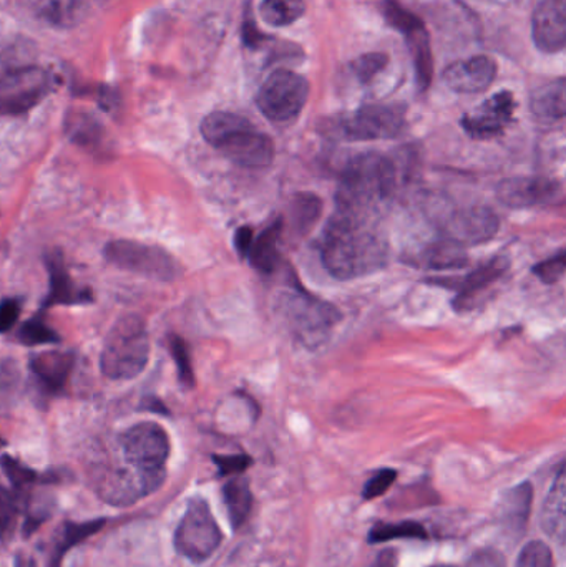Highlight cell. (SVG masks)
<instances>
[{
    "instance_id": "45",
    "label": "cell",
    "mask_w": 566,
    "mask_h": 567,
    "mask_svg": "<svg viewBox=\"0 0 566 567\" xmlns=\"http://www.w3.org/2000/svg\"><path fill=\"white\" fill-rule=\"evenodd\" d=\"M253 239H255V236H253V229L249 226H243V228L235 233V248L238 251L239 258L248 259Z\"/></svg>"
},
{
    "instance_id": "30",
    "label": "cell",
    "mask_w": 566,
    "mask_h": 567,
    "mask_svg": "<svg viewBox=\"0 0 566 567\" xmlns=\"http://www.w3.org/2000/svg\"><path fill=\"white\" fill-rule=\"evenodd\" d=\"M292 228L299 235H306L316 225L322 213V202L311 193H301L291 203Z\"/></svg>"
},
{
    "instance_id": "39",
    "label": "cell",
    "mask_w": 566,
    "mask_h": 567,
    "mask_svg": "<svg viewBox=\"0 0 566 567\" xmlns=\"http://www.w3.org/2000/svg\"><path fill=\"white\" fill-rule=\"evenodd\" d=\"M17 496L0 486V542L6 539L16 526Z\"/></svg>"
},
{
    "instance_id": "35",
    "label": "cell",
    "mask_w": 566,
    "mask_h": 567,
    "mask_svg": "<svg viewBox=\"0 0 566 567\" xmlns=\"http://www.w3.org/2000/svg\"><path fill=\"white\" fill-rule=\"evenodd\" d=\"M19 340L25 346H45V343L59 342V333L47 326L42 319H32L20 327Z\"/></svg>"
},
{
    "instance_id": "49",
    "label": "cell",
    "mask_w": 566,
    "mask_h": 567,
    "mask_svg": "<svg viewBox=\"0 0 566 567\" xmlns=\"http://www.w3.org/2000/svg\"><path fill=\"white\" fill-rule=\"evenodd\" d=\"M2 445H3V440H2V436H0V449H2Z\"/></svg>"
},
{
    "instance_id": "2",
    "label": "cell",
    "mask_w": 566,
    "mask_h": 567,
    "mask_svg": "<svg viewBox=\"0 0 566 567\" xmlns=\"http://www.w3.org/2000/svg\"><path fill=\"white\" fill-rule=\"evenodd\" d=\"M202 135L206 143L241 168L265 169L275 159L271 138L236 113H209L202 122Z\"/></svg>"
},
{
    "instance_id": "23",
    "label": "cell",
    "mask_w": 566,
    "mask_h": 567,
    "mask_svg": "<svg viewBox=\"0 0 566 567\" xmlns=\"http://www.w3.org/2000/svg\"><path fill=\"white\" fill-rule=\"evenodd\" d=\"M282 233V219H276L253 239L248 261L261 275H271L278 262V245Z\"/></svg>"
},
{
    "instance_id": "8",
    "label": "cell",
    "mask_w": 566,
    "mask_h": 567,
    "mask_svg": "<svg viewBox=\"0 0 566 567\" xmlns=\"http://www.w3.org/2000/svg\"><path fill=\"white\" fill-rule=\"evenodd\" d=\"M308 96V80L291 70L281 69L263 83L256 103L269 122L288 123L302 112Z\"/></svg>"
},
{
    "instance_id": "32",
    "label": "cell",
    "mask_w": 566,
    "mask_h": 567,
    "mask_svg": "<svg viewBox=\"0 0 566 567\" xmlns=\"http://www.w3.org/2000/svg\"><path fill=\"white\" fill-rule=\"evenodd\" d=\"M66 133L80 145H95L102 138V126L92 116L79 113V115H70L66 120Z\"/></svg>"
},
{
    "instance_id": "26",
    "label": "cell",
    "mask_w": 566,
    "mask_h": 567,
    "mask_svg": "<svg viewBox=\"0 0 566 567\" xmlns=\"http://www.w3.org/2000/svg\"><path fill=\"white\" fill-rule=\"evenodd\" d=\"M223 498H225L233 528H241L253 508V495L248 480L236 476L231 482L226 483L223 488Z\"/></svg>"
},
{
    "instance_id": "48",
    "label": "cell",
    "mask_w": 566,
    "mask_h": 567,
    "mask_svg": "<svg viewBox=\"0 0 566 567\" xmlns=\"http://www.w3.org/2000/svg\"><path fill=\"white\" fill-rule=\"evenodd\" d=\"M145 403H148V405H145L146 409L155 410V412H158V413H168V412H166L165 406H163V403L159 402V400L148 399V400H146Z\"/></svg>"
},
{
    "instance_id": "15",
    "label": "cell",
    "mask_w": 566,
    "mask_h": 567,
    "mask_svg": "<svg viewBox=\"0 0 566 567\" xmlns=\"http://www.w3.org/2000/svg\"><path fill=\"white\" fill-rule=\"evenodd\" d=\"M498 226L501 223L492 209L472 206L447 218L444 226L445 238L462 246L484 245L495 238Z\"/></svg>"
},
{
    "instance_id": "36",
    "label": "cell",
    "mask_w": 566,
    "mask_h": 567,
    "mask_svg": "<svg viewBox=\"0 0 566 567\" xmlns=\"http://www.w3.org/2000/svg\"><path fill=\"white\" fill-rule=\"evenodd\" d=\"M0 466L6 472L7 478L12 483L13 488L17 492H27L30 486L35 485L39 475L33 470L27 468L22 463L17 462L12 456H2L0 460Z\"/></svg>"
},
{
    "instance_id": "29",
    "label": "cell",
    "mask_w": 566,
    "mask_h": 567,
    "mask_svg": "<svg viewBox=\"0 0 566 567\" xmlns=\"http://www.w3.org/2000/svg\"><path fill=\"white\" fill-rule=\"evenodd\" d=\"M305 9V0H263L259 13L269 25L286 27L301 19Z\"/></svg>"
},
{
    "instance_id": "43",
    "label": "cell",
    "mask_w": 566,
    "mask_h": 567,
    "mask_svg": "<svg viewBox=\"0 0 566 567\" xmlns=\"http://www.w3.org/2000/svg\"><path fill=\"white\" fill-rule=\"evenodd\" d=\"M22 302L19 299H6L0 302V332H9L19 319Z\"/></svg>"
},
{
    "instance_id": "25",
    "label": "cell",
    "mask_w": 566,
    "mask_h": 567,
    "mask_svg": "<svg viewBox=\"0 0 566 567\" xmlns=\"http://www.w3.org/2000/svg\"><path fill=\"white\" fill-rule=\"evenodd\" d=\"M37 10L50 25L69 29L79 25L90 10L89 0H37Z\"/></svg>"
},
{
    "instance_id": "5",
    "label": "cell",
    "mask_w": 566,
    "mask_h": 567,
    "mask_svg": "<svg viewBox=\"0 0 566 567\" xmlns=\"http://www.w3.org/2000/svg\"><path fill=\"white\" fill-rule=\"evenodd\" d=\"M120 443L130 470L159 488L165 480V465L169 456V439L165 429L155 422L136 423L123 433Z\"/></svg>"
},
{
    "instance_id": "40",
    "label": "cell",
    "mask_w": 566,
    "mask_h": 567,
    "mask_svg": "<svg viewBox=\"0 0 566 567\" xmlns=\"http://www.w3.org/2000/svg\"><path fill=\"white\" fill-rule=\"evenodd\" d=\"M534 275L544 284H557L565 275V252L552 256L547 261L535 266Z\"/></svg>"
},
{
    "instance_id": "10",
    "label": "cell",
    "mask_w": 566,
    "mask_h": 567,
    "mask_svg": "<svg viewBox=\"0 0 566 567\" xmlns=\"http://www.w3.org/2000/svg\"><path fill=\"white\" fill-rule=\"evenodd\" d=\"M285 312L292 332L312 349L326 342L332 327L341 319L338 309L331 303L322 302L302 290L285 297Z\"/></svg>"
},
{
    "instance_id": "41",
    "label": "cell",
    "mask_w": 566,
    "mask_h": 567,
    "mask_svg": "<svg viewBox=\"0 0 566 567\" xmlns=\"http://www.w3.org/2000/svg\"><path fill=\"white\" fill-rule=\"evenodd\" d=\"M395 476H398V473H395L394 470H381V472L375 473V475L366 483L364 492H362L364 499L371 502V499L384 495V493L391 488L392 483L395 482Z\"/></svg>"
},
{
    "instance_id": "16",
    "label": "cell",
    "mask_w": 566,
    "mask_h": 567,
    "mask_svg": "<svg viewBox=\"0 0 566 567\" xmlns=\"http://www.w3.org/2000/svg\"><path fill=\"white\" fill-rule=\"evenodd\" d=\"M534 42L545 53H558L566 43V0H542L532 20Z\"/></svg>"
},
{
    "instance_id": "31",
    "label": "cell",
    "mask_w": 566,
    "mask_h": 567,
    "mask_svg": "<svg viewBox=\"0 0 566 567\" xmlns=\"http://www.w3.org/2000/svg\"><path fill=\"white\" fill-rule=\"evenodd\" d=\"M425 539L428 538V533H425L424 526L419 525L415 522H402L395 523V525H378L374 526V529L371 532V536H369V542L371 543H385L391 542V539Z\"/></svg>"
},
{
    "instance_id": "27",
    "label": "cell",
    "mask_w": 566,
    "mask_h": 567,
    "mask_svg": "<svg viewBox=\"0 0 566 567\" xmlns=\"http://www.w3.org/2000/svg\"><path fill=\"white\" fill-rule=\"evenodd\" d=\"M105 519H95L86 523H65L60 526L59 536L55 538V548L52 553V567H59L63 556L75 548L79 543L85 542L90 536L99 533L105 526Z\"/></svg>"
},
{
    "instance_id": "19",
    "label": "cell",
    "mask_w": 566,
    "mask_h": 567,
    "mask_svg": "<svg viewBox=\"0 0 566 567\" xmlns=\"http://www.w3.org/2000/svg\"><path fill=\"white\" fill-rule=\"evenodd\" d=\"M39 66V45L25 35L0 37V89Z\"/></svg>"
},
{
    "instance_id": "51",
    "label": "cell",
    "mask_w": 566,
    "mask_h": 567,
    "mask_svg": "<svg viewBox=\"0 0 566 567\" xmlns=\"http://www.w3.org/2000/svg\"><path fill=\"white\" fill-rule=\"evenodd\" d=\"M102 2H105V0H102Z\"/></svg>"
},
{
    "instance_id": "14",
    "label": "cell",
    "mask_w": 566,
    "mask_h": 567,
    "mask_svg": "<svg viewBox=\"0 0 566 567\" xmlns=\"http://www.w3.org/2000/svg\"><path fill=\"white\" fill-rule=\"evenodd\" d=\"M497 196L507 208H537L557 202L562 196V185L542 176H517L505 179L498 186Z\"/></svg>"
},
{
    "instance_id": "4",
    "label": "cell",
    "mask_w": 566,
    "mask_h": 567,
    "mask_svg": "<svg viewBox=\"0 0 566 567\" xmlns=\"http://www.w3.org/2000/svg\"><path fill=\"white\" fill-rule=\"evenodd\" d=\"M150 359V336L145 320L125 316L110 329L100 355V369L110 380H132L145 370Z\"/></svg>"
},
{
    "instance_id": "33",
    "label": "cell",
    "mask_w": 566,
    "mask_h": 567,
    "mask_svg": "<svg viewBox=\"0 0 566 567\" xmlns=\"http://www.w3.org/2000/svg\"><path fill=\"white\" fill-rule=\"evenodd\" d=\"M505 518L512 525H524L528 519L532 505V486L531 483L517 486L514 492L508 493V498L505 499Z\"/></svg>"
},
{
    "instance_id": "47",
    "label": "cell",
    "mask_w": 566,
    "mask_h": 567,
    "mask_svg": "<svg viewBox=\"0 0 566 567\" xmlns=\"http://www.w3.org/2000/svg\"><path fill=\"white\" fill-rule=\"evenodd\" d=\"M371 567H398V553L394 549H385L379 553Z\"/></svg>"
},
{
    "instance_id": "12",
    "label": "cell",
    "mask_w": 566,
    "mask_h": 567,
    "mask_svg": "<svg viewBox=\"0 0 566 567\" xmlns=\"http://www.w3.org/2000/svg\"><path fill=\"white\" fill-rule=\"evenodd\" d=\"M53 76L42 66H35L0 89V113L22 115L39 105L53 90Z\"/></svg>"
},
{
    "instance_id": "46",
    "label": "cell",
    "mask_w": 566,
    "mask_h": 567,
    "mask_svg": "<svg viewBox=\"0 0 566 567\" xmlns=\"http://www.w3.org/2000/svg\"><path fill=\"white\" fill-rule=\"evenodd\" d=\"M243 39H245L246 45L251 47V49H255V47L261 43L263 33L259 32L258 27H256L251 13L246 16L245 23H243Z\"/></svg>"
},
{
    "instance_id": "6",
    "label": "cell",
    "mask_w": 566,
    "mask_h": 567,
    "mask_svg": "<svg viewBox=\"0 0 566 567\" xmlns=\"http://www.w3.org/2000/svg\"><path fill=\"white\" fill-rule=\"evenodd\" d=\"M405 128V110L399 105H366L331 122L329 130L348 142L394 140Z\"/></svg>"
},
{
    "instance_id": "18",
    "label": "cell",
    "mask_w": 566,
    "mask_h": 567,
    "mask_svg": "<svg viewBox=\"0 0 566 567\" xmlns=\"http://www.w3.org/2000/svg\"><path fill=\"white\" fill-rule=\"evenodd\" d=\"M508 266H511V262L507 259L497 256V258L492 259L487 265L481 266L464 278L432 279L431 282L435 286L459 290L454 307L461 312V310L472 307L475 296L481 290L487 289L491 284L498 281L507 272Z\"/></svg>"
},
{
    "instance_id": "13",
    "label": "cell",
    "mask_w": 566,
    "mask_h": 567,
    "mask_svg": "<svg viewBox=\"0 0 566 567\" xmlns=\"http://www.w3.org/2000/svg\"><path fill=\"white\" fill-rule=\"evenodd\" d=\"M515 113V99L511 92L495 93L462 118V128L474 140H491L505 132Z\"/></svg>"
},
{
    "instance_id": "42",
    "label": "cell",
    "mask_w": 566,
    "mask_h": 567,
    "mask_svg": "<svg viewBox=\"0 0 566 567\" xmlns=\"http://www.w3.org/2000/svg\"><path fill=\"white\" fill-rule=\"evenodd\" d=\"M213 462L218 466L219 475L222 476H238L251 465V458L248 455H229V456H213Z\"/></svg>"
},
{
    "instance_id": "11",
    "label": "cell",
    "mask_w": 566,
    "mask_h": 567,
    "mask_svg": "<svg viewBox=\"0 0 566 567\" xmlns=\"http://www.w3.org/2000/svg\"><path fill=\"white\" fill-rule=\"evenodd\" d=\"M382 12H384L389 25L405 37V42L411 50L412 62H414L415 80H418L419 89L424 92L431 85L432 75H434L431 40H429L424 22L404 9L401 3L392 2V0L384 3Z\"/></svg>"
},
{
    "instance_id": "9",
    "label": "cell",
    "mask_w": 566,
    "mask_h": 567,
    "mask_svg": "<svg viewBox=\"0 0 566 567\" xmlns=\"http://www.w3.org/2000/svg\"><path fill=\"white\" fill-rule=\"evenodd\" d=\"M222 529L208 503L202 498L192 499L176 529V551L189 561L203 563L212 558L213 553L222 545Z\"/></svg>"
},
{
    "instance_id": "22",
    "label": "cell",
    "mask_w": 566,
    "mask_h": 567,
    "mask_svg": "<svg viewBox=\"0 0 566 567\" xmlns=\"http://www.w3.org/2000/svg\"><path fill=\"white\" fill-rule=\"evenodd\" d=\"M419 266L432 269V271H457L469 265V255L465 246L444 238L442 241L432 243L419 255Z\"/></svg>"
},
{
    "instance_id": "28",
    "label": "cell",
    "mask_w": 566,
    "mask_h": 567,
    "mask_svg": "<svg viewBox=\"0 0 566 567\" xmlns=\"http://www.w3.org/2000/svg\"><path fill=\"white\" fill-rule=\"evenodd\" d=\"M565 472L560 468L554 486H552L550 495L545 499L544 523L545 532L550 536H558L564 539L565 533Z\"/></svg>"
},
{
    "instance_id": "17",
    "label": "cell",
    "mask_w": 566,
    "mask_h": 567,
    "mask_svg": "<svg viewBox=\"0 0 566 567\" xmlns=\"http://www.w3.org/2000/svg\"><path fill=\"white\" fill-rule=\"evenodd\" d=\"M497 62L487 55L472 56L452 63L444 72V82L457 93H481L494 83Z\"/></svg>"
},
{
    "instance_id": "1",
    "label": "cell",
    "mask_w": 566,
    "mask_h": 567,
    "mask_svg": "<svg viewBox=\"0 0 566 567\" xmlns=\"http://www.w3.org/2000/svg\"><path fill=\"white\" fill-rule=\"evenodd\" d=\"M321 258L332 278L354 281L388 266V238L372 213L338 209L326 228Z\"/></svg>"
},
{
    "instance_id": "20",
    "label": "cell",
    "mask_w": 566,
    "mask_h": 567,
    "mask_svg": "<svg viewBox=\"0 0 566 567\" xmlns=\"http://www.w3.org/2000/svg\"><path fill=\"white\" fill-rule=\"evenodd\" d=\"M30 369L43 389L52 393L62 392L73 369V355L59 350L39 353L30 362Z\"/></svg>"
},
{
    "instance_id": "34",
    "label": "cell",
    "mask_w": 566,
    "mask_h": 567,
    "mask_svg": "<svg viewBox=\"0 0 566 567\" xmlns=\"http://www.w3.org/2000/svg\"><path fill=\"white\" fill-rule=\"evenodd\" d=\"M169 352L178 370V379L186 389L195 386V372H193L192 357H189L188 346L179 336H169Z\"/></svg>"
},
{
    "instance_id": "44",
    "label": "cell",
    "mask_w": 566,
    "mask_h": 567,
    "mask_svg": "<svg viewBox=\"0 0 566 567\" xmlns=\"http://www.w3.org/2000/svg\"><path fill=\"white\" fill-rule=\"evenodd\" d=\"M467 567H507V561H505V556L501 551L487 548L475 553Z\"/></svg>"
},
{
    "instance_id": "37",
    "label": "cell",
    "mask_w": 566,
    "mask_h": 567,
    "mask_svg": "<svg viewBox=\"0 0 566 567\" xmlns=\"http://www.w3.org/2000/svg\"><path fill=\"white\" fill-rule=\"evenodd\" d=\"M388 62L389 56L385 53H368L352 63V72L361 82L368 83L385 69Z\"/></svg>"
},
{
    "instance_id": "38",
    "label": "cell",
    "mask_w": 566,
    "mask_h": 567,
    "mask_svg": "<svg viewBox=\"0 0 566 567\" xmlns=\"http://www.w3.org/2000/svg\"><path fill=\"white\" fill-rule=\"evenodd\" d=\"M554 556L545 543L532 542L522 549L518 556L517 567H552Z\"/></svg>"
},
{
    "instance_id": "24",
    "label": "cell",
    "mask_w": 566,
    "mask_h": 567,
    "mask_svg": "<svg viewBox=\"0 0 566 567\" xmlns=\"http://www.w3.org/2000/svg\"><path fill=\"white\" fill-rule=\"evenodd\" d=\"M532 113L544 123H557L565 118V79L555 80L535 90L531 102Z\"/></svg>"
},
{
    "instance_id": "7",
    "label": "cell",
    "mask_w": 566,
    "mask_h": 567,
    "mask_svg": "<svg viewBox=\"0 0 566 567\" xmlns=\"http://www.w3.org/2000/svg\"><path fill=\"white\" fill-rule=\"evenodd\" d=\"M105 259L122 271L133 272L158 282H173L179 278L178 262L158 246L120 239L105 246Z\"/></svg>"
},
{
    "instance_id": "21",
    "label": "cell",
    "mask_w": 566,
    "mask_h": 567,
    "mask_svg": "<svg viewBox=\"0 0 566 567\" xmlns=\"http://www.w3.org/2000/svg\"><path fill=\"white\" fill-rule=\"evenodd\" d=\"M47 269L50 276V290L45 306H59V303H82L92 300V293L76 289L66 271L63 256L59 251H52L47 256Z\"/></svg>"
},
{
    "instance_id": "3",
    "label": "cell",
    "mask_w": 566,
    "mask_h": 567,
    "mask_svg": "<svg viewBox=\"0 0 566 567\" xmlns=\"http://www.w3.org/2000/svg\"><path fill=\"white\" fill-rule=\"evenodd\" d=\"M395 188V166L388 156L362 153L342 169L336 202L344 212L374 213L391 198Z\"/></svg>"
},
{
    "instance_id": "50",
    "label": "cell",
    "mask_w": 566,
    "mask_h": 567,
    "mask_svg": "<svg viewBox=\"0 0 566 567\" xmlns=\"http://www.w3.org/2000/svg\"><path fill=\"white\" fill-rule=\"evenodd\" d=\"M439 567H451V566H439Z\"/></svg>"
}]
</instances>
